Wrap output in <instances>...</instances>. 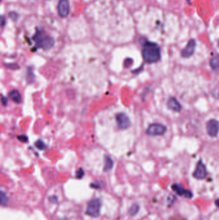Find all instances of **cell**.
<instances>
[{
	"instance_id": "obj_1",
	"label": "cell",
	"mask_w": 219,
	"mask_h": 220,
	"mask_svg": "<svg viewBox=\"0 0 219 220\" xmlns=\"http://www.w3.org/2000/svg\"><path fill=\"white\" fill-rule=\"evenodd\" d=\"M142 56L147 63L156 62L161 58L160 48L155 42H146L143 47Z\"/></svg>"
},
{
	"instance_id": "obj_2",
	"label": "cell",
	"mask_w": 219,
	"mask_h": 220,
	"mask_svg": "<svg viewBox=\"0 0 219 220\" xmlns=\"http://www.w3.org/2000/svg\"><path fill=\"white\" fill-rule=\"evenodd\" d=\"M36 41L37 47L41 48L42 49L47 50L50 49L54 45L55 41L52 38L48 36H43L42 32L37 31V32L34 38Z\"/></svg>"
},
{
	"instance_id": "obj_3",
	"label": "cell",
	"mask_w": 219,
	"mask_h": 220,
	"mask_svg": "<svg viewBox=\"0 0 219 220\" xmlns=\"http://www.w3.org/2000/svg\"><path fill=\"white\" fill-rule=\"evenodd\" d=\"M102 202L98 198H94L88 203L86 213L89 216L97 217L99 216Z\"/></svg>"
},
{
	"instance_id": "obj_4",
	"label": "cell",
	"mask_w": 219,
	"mask_h": 220,
	"mask_svg": "<svg viewBox=\"0 0 219 220\" xmlns=\"http://www.w3.org/2000/svg\"><path fill=\"white\" fill-rule=\"evenodd\" d=\"M166 127L165 125L159 123L151 124L146 130V133L151 136L162 135L166 132Z\"/></svg>"
},
{
	"instance_id": "obj_5",
	"label": "cell",
	"mask_w": 219,
	"mask_h": 220,
	"mask_svg": "<svg viewBox=\"0 0 219 220\" xmlns=\"http://www.w3.org/2000/svg\"><path fill=\"white\" fill-rule=\"evenodd\" d=\"M116 121L118 126L121 130L127 129L131 125L130 119L124 113H119L116 114Z\"/></svg>"
},
{
	"instance_id": "obj_6",
	"label": "cell",
	"mask_w": 219,
	"mask_h": 220,
	"mask_svg": "<svg viewBox=\"0 0 219 220\" xmlns=\"http://www.w3.org/2000/svg\"><path fill=\"white\" fill-rule=\"evenodd\" d=\"M206 131L211 137L217 136L219 132V122L216 119H210L206 123Z\"/></svg>"
},
{
	"instance_id": "obj_7",
	"label": "cell",
	"mask_w": 219,
	"mask_h": 220,
	"mask_svg": "<svg viewBox=\"0 0 219 220\" xmlns=\"http://www.w3.org/2000/svg\"><path fill=\"white\" fill-rule=\"evenodd\" d=\"M195 46L196 43L195 40L190 39L189 42H188V44H187L186 47L181 51V56H182L183 58H186L192 56L194 52Z\"/></svg>"
},
{
	"instance_id": "obj_8",
	"label": "cell",
	"mask_w": 219,
	"mask_h": 220,
	"mask_svg": "<svg viewBox=\"0 0 219 220\" xmlns=\"http://www.w3.org/2000/svg\"><path fill=\"white\" fill-rule=\"evenodd\" d=\"M59 14L62 18H66L70 13V5L68 0H60L58 5Z\"/></svg>"
},
{
	"instance_id": "obj_9",
	"label": "cell",
	"mask_w": 219,
	"mask_h": 220,
	"mask_svg": "<svg viewBox=\"0 0 219 220\" xmlns=\"http://www.w3.org/2000/svg\"><path fill=\"white\" fill-rule=\"evenodd\" d=\"M206 174L207 172L206 166L204 165L203 163L202 162V161L200 160L197 163V167H196V169L195 170L194 174H193V176H194L195 178L203 179L206 177Z\"/></svg>"
},
{
	"instance_id": "obj_10",
	"label": "cell",
	"mask_w": 219,
	"mask_h": 220,
	"mask_svg": "<svg viewBox=\"0 0 219 220\" xmlns=\"http://www.w3.org/2000/svg\"><path fill=\"white\" fill-rule=\"evenodd\" d=\"M167 106L170 110H172L176 112H179L182 110V106L177 100L175 97H171L167 101Z\"/></svg>"
},
{
	"instance_id": "obj_11",
	"label": "cell",
	"mask_w": 219,
	"mask_h": 220,
	"mask_svg": "<svg viewBox=\"0 0 219 220\" xmlns=\"http://www.w3.org/2000/svg\"><path fill=\"white\" fill-rule=\"evenodd\" d=\"M8 96L13 102L16 104H20L22 101L21 95L18 90H13L8 93Z\"/></svg>"
},
{
	"instance_id": "obj_12",
	"label": "cell",
	"mask_w": 219,
	"mask_h": 220,
	"mask_svg": "<svg viewBox=\"0 0 219 220\" xmlns=\"http://www.w3.org/2000/svg\"><path fill=\"white\" fill-rule=\"evenodd\" d=\"M105 162H104V167H103V171L105 172H108L110 171L113 167L114 162L113 159H112L109 156H105Z\"/></svg>"
},
{
	"instance_id": "obj_13",
	"label": "cell",
	"mask_w": 219,
	"mask_h": 220,
	"mask_svg": "<svg viewBox=\"0 0 219 220\" xmlns=\"http://www.w3.org/2000/svg\"><path fill=\"white\" fill-rule=\"evenodd\" d=\"M210 66L213 70H217L219 68V56H214L209 62Z\"/></svg>"
},
{
	"instance_id": "obj_14",
	"label": "cell",
	"mask_w": 219,
	"mask_h": 220,
	"mask_svg": "<svg viewBox=\"0 0 219 220\" xmlns=\"http://www.w3.org/2000/svg\"><path fill=\"white\" fill-rule=\"evenodd\" d=\"M35 145L36 147L39 150H44L46 147H47V145H46L45 143L42 140H38L36 141Z\"/></svg>"
},
{
	"instance_id": "obj_15",
	"label": "cell",
	"mask_w": 219,
	"mask_h": 220,
	"mask_svg": "<svg viewBox=\"0 0 219 220\" xmlns=\"http://www.w3.org/2000/svg\"><path fill=\"white\" fill-rule=\"evenodd\" d=\"M0 198H1V204L2 206H5L7 204L8 202V197L7 196V194L1 191V196H0Z\"/></svg>"
},
{
	"instance_id": "obj_16",
	"label": "cell",
	"mask_w": 219,
	"mask_h": 220,
	"mask_svg": "<svg viewBox=\"0 0 219 220\" xmlns=\"http://www.w3.org/2000/svg\"><path fill=\"white\" fill-rule=\"evenodd\" d=\"M138 209H139V207L138 205H133L129 210V214L131 216L134 215L135 214L137 213Z\"/></svg>"
},
{
	"instance_id": "obj_17",
	"label": "cell",
	"mask_w": 219,
	"mask_h": 220,
	"mask_svg": "<svg viewBox=\"0 0 219 220\" xmlns=\"http://www.w3.org/2000/svg\"><path fill=\"white\" fill-rule=\"evenodd\" d=\"M83 175H84V171L83 170V169L80 168L77 171L76 177L77 178H79V179L82 178V177L83 176Z\"/></svg>"
},
{
	"instance_id": "obj_18",
	"label": "cell",
	"mask_w": 219,
	"mask_h": 220,
	"mask_svg": "<svg viewBox=\"0 0 219 220\" xmlns=\"http://www.w3.org/2000/svg\"><path fill=\"white\" fill-rule=\"evenodd\" d=\"M18 138L19 141H21L22 142H28V138L27 136L26 135H19L18 136Z\"/></svg>"
},
{
	"instance_id": "obj_19",
	"label": "cell",
	"mask_w": 219,
	"mask_h": 220,
	"mask_svg": "<svg viewBox=\"0 0 219 220\" xmlns=\"http://www.w3.org/2000/svg\"><path fill=\"white\" fill-rule=\"evenodd\" d=\"M28 75L30 76V77L28 78V80H30V81H33L34 79V73H33V70L31 68H29L28 70Z\"/></svg>"
},
{
	"instance_id": "obj_20",
	"label": "cell",
	"mask_w": 219,
	"mask_h": 220,
	"mask_svg": "<svg viewBox=\"0 0 219 220\" xmlns=\"http://www.w3.org/2000/svg\"><path fill=\"white\" fill-rule=\"evenodd\" d=\"M10 17L14 20V21H16V20L18 19V14H16V12H12L10 13Z\"/></svg>"
},
{
	"instance_id": "obj_21",
	"label": "cell",
	"mask_w": 219,
	"mask_h": 220,
	"mask_svg": "<svg viewBox=\"0 0 219 220\" xmlns=\"http://www.w3.org/2000/svg\"><path fill=\"white\" fill-rule=\"evenodd\" d=\"M1 103L3 106H7L8 104V99L6 97L1 95Z\"/></svg>"
},
{
	"instance_id": "obj_22",
	"label": "cell",
	"mask_w": 219,
	"mask_h": 220,
	"mask_svg": "<svg viewBox=\"0 0 219 220\" xmlns=\"http://www.w3.org/2000/svg\"><path fill=\"white\" fill-rule=\"evenodd\" d=\"M50 201L52 203H56L57 201V198L55 196H51L50 198Z\"/></svg>"
},
{
	"instance_id": "obj_23",
	"label": "cell",
	"mask_w": 219,
	"mask_h": 220,
	"mask_svg": "<svg viewBox=\"0 0 219 220\" xmlns=\"http://www.w3.org/2000/svg\"><path fill=\"white\" fill-rule=\"evenodd\" d=\"M143 66H141L140 68H138L137 70H134V71H132V73H140V72H141V71H142L143 70Z\"/></svg>"
},
{
	"instance_id": "obj_24",
	"label": "cell",
	"mask_w": 219,
	"mask_h": 220,
	"mask_svg": "<svg viewBox=\"0 0 219 220\" xmlns=\"http://www.w3.org/2000/svg\"><path fill=\"white\" fill-rule=\"evenodd\" d=\"M1 26H2V27H3L4 25H5V23H6V21H5V20H6V19H5V18L3 16H1Z\"/></svg>"
},
{
	"instance_id": "obj_25",
	"label": "cell",
	"mask_w": 219,
	"mask_h": 220,
	"mask_svg": "<svg viewBox=\"0 0 219 220\" xmlns=\"http://www.w3.org/2000/svg\"><path fill=\"white\" fill-rule=\"evenodd\" d=\"M172 220H183L182 219H179V218H175V219H173Z\"/></svg>"
},
{
	"instance_id": "obj_26",
	"label": "cell",
	"mask_w": 219,
	"mask_h": 220,
	"mask_svg": "<svg viewBox=\"0 0 219 220\" xmlns=\"http://www.w3.org/2000/svg\"><path fill=\"white\" fill-rule=\"evenodd\" d=\"M218 47H219V42H218Z\"/></svg>"
}]
</instances>
